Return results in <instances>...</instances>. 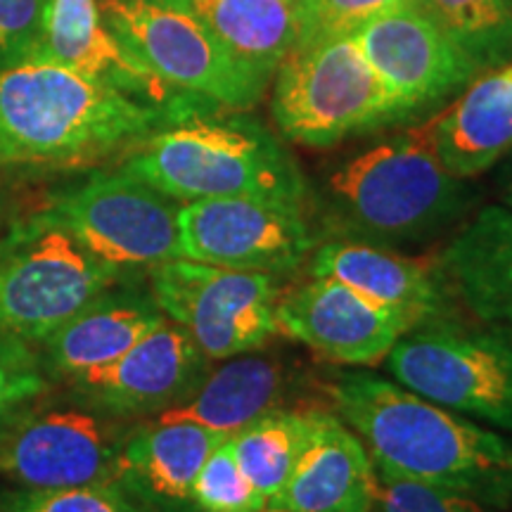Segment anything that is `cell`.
I'll use <instances>...</instances> for the list:
<instances>
[{
	"mask_svg": "<svg viewBox=\"0 0 512 512\" xmlns=\"http://www.w3.org/2000/svg\"><path fill=\"white\" fill-rule=\"evenodd\" d=\"M354 36L406 114L460 91L482 74L420 3L384 12Z\"/></svg>",
	"mask_w": 512,
	"mask_h": 512,
	"instance_id": "14",
	"label": "cell"
},
{
	"mask_svg": "<svg viewBox=\"0 0 512 512\" xmlns=\"http://www.w3.org/2000/svg\"><path fill=\"white\" fill-rule=\"evenodd\" d=\"M48 389L38 354L19 337L0 335V425Z\"/></svg>",
	"mask_w": 512,
	"mask_h": 512,
	"instance_id": "31",
	"label": "cell"
},
{
	"mask_svg": "<svg viewBox=\"0 0 512 512\" xmlns=\"http://www.w3.org/2000/svg\"><path fill=\"white\" fill-rule=\"evenodd\" d=\"M399 384L512 437V325L434 320L389 351Z\"/></svg>",
	"mask_w": 512,
	"mask_h": 512,
	"instance_id": "6",
	"label": "cell"
},
{
	"mask_svg": "<svg viewBox=\"0 0 512 512\" xmlns=\"http://www.w3.org/2000/svg\"><path fill=\"white\" fill-rule=\"evenodd\" d=\"M283 387L278 363L266 356L240 354L204 375L183 401L159 413L155 422H195L209 430L235 434L275 408Z\"/></svg>",
	"mask_w": 512,
	"mask_h": 512,
	"instance_id": "23",
	"label": "cell"
},
{
	"mask_svg": "<svg viewBox=\"0 0 512 512\" xmlns=\"http://www.w3.org/2000/svg\"><path fill=\"white\" fill-rule=\"evenodd\" d=\"M311 275L339 280L370 302L401 313L411 328L451 318L446 278L430 259L363 240H330L313 252Z\"/></svg>",
	"mask_w": 512,
	"mask_h": 512,
	"instance_id": "17",
	"label": "cell"
},
{
	"mask_svg": "<svg viewBox=\"0 0 512 512\" xmlns=\"http://www.w3.org/2000/svg\"><path fill=\"white\" fill-rule=\"evenodd\" d=\"M273 316L278 332L342 366H377L413 330L401 313L318 275L280 294Z\"/></svg>",
	"mask_w": 512,
	"mask_h": 512,
	"instance_id": "13",
	"label": "cell"
},
{
	"mask_svg": "<svg viewBox=\"0 0 512 512\" xmlns=\"http://www.w3.org/2000/svg\"><path fill=\"white\" fill-rule=\"evenodd\" d=\"M233 434L195 422H152L126 439L121 484L166 503H192V484L216 446Z\"/></svg>",
	"mask_w": 512,
	"mask_h": 512,
	"instance_id": "22",
	"label": "cell"
},
{
	"mask_svg": "<svg viewBox=\"0 0 512 512\" xmlns=\"http://www.w3.org/2000/svg\"><path fill=\"white\" fill-rule=\"evenodd\" d=\"M375 512H484V505L444 486L377 470Z\"/></svg>",
	"mask_w": 512,
	"mask_h": 512,
	"instance_id": "30",
	"label": "cell"
},
{
	"mask_svg": "<svg viewBox=\"0 0 512 512\" xmlns=\"http://www.w3.org/2000/svg\"><path fill=\"white\" fill-rule=\"evenodd\" d=\"M271 107L280 133L306 147L406 117L354 34L294 48L275 72Z\"/></svg>",
	"mask_w": 512,
	"mask_h": 512,
	"instance_id": "5",
	"label": "cell"
},
{
	"mask_svg": "<svg viewBox=\"0 0 512 512\" xmlns=\"http://www.w3.org/2000/svg\"><path fill=\"white\" fill-rule=\"evenodd\" d=\"M166 316L155 297L145 292L105 290L43 342L46 366L55 375L79 377L88 370L117 361L147 332L159 328Z\"/></svg>",
	"mask_w": 512,
	"mask_h": 512,
	"instance_id": "19",
	"label": "cell"
},
{
	"mask_svg": "<svg viewBox=\"0 0 512 512\" xmlns=\"http://www.w3.org/2000/svg\"><path fill=\"white\" fill-rule=\"evenodd\" d=\"M415 3H420V0H297V46L325 41V38L356 34L370 19Z\"/></svg>",
	"mask_w": 512,
	"mask_h": 512,
	"instance_id": "29",
	"label": "cell"
},
{
	"mask_svg": "<svg viewBox=\"0 0 512 512\" xmlns=\"http://www.w3.org/2000/svg\"><path fill=\"white\" fill-rule=\"evenodd\" d=\"M439 268L475 320L512 325V209L477 211L448 242Z\"/></svg>",
	"mask_w": 512,
	"mask_h": 512,
	"instance_id": "21",
	"label": "cell"
},
{
	"mask_svg": "<svg viewBox=\"0 0 512 512\" xmlns=\"http://www.w3.org/2000/svg\"><path fill=\"white\" fill-rule=\"evenodd\" d=\"M335 415L377 470L512 505V439L380 375L349 370L325 384Z\"/></svg>",
	"mask_w": 512,
	"mask_h": 512,
	"instance_id": "1",
	"label": "cell"
},
{
	"mask_svg": "<svg viewBox=\"0 0 512 512\" xmlns=\"http://www.w3.org/2000/svg\"><path fill=\"white\" fill-rule=\"evenodd\" d=\"M508 5H510V8H512V0H508Z\"/></svg>",
	"mask_w": 512,
	"mask_h": 512,
	"instance_id": "37",
	"label": "cell"
},
{
	"mask_svg": "<svg viewBox=\"0 0 512 512\" xmlns=\"http://www.w3.org/2000/svg\"><path fill=\"white\" fill-rule=\"evenodd\" d=\"M126 439L91 413H15L0 425V472L27 489L121 484Z\"/></svg>",
	"mask_w": 512,
	"mask_h": 512,
	"instance_id": "12",
	"label": "cell"
},
{
	"mask_svg": "<svg viewBox=\"0 0 512 512\" xmlns=\"http://www.w3.org/2000/svg\"><path fill=\"white\" fill-rule=\"evenodd\" d=\"M46 0H0V72L36 60Z\"/></svg>",
	"mask_w": 512,
	"mask_h": 512,
	"instance_id": "32",
	"label": "cell"
},
{
	"mask_svg": "<svg viewBox=\"0 0 512 512\" xmlns=\"http://www.w3.org/2000/svg\"><path fill=\"white\" fill-rule=\"evenodd\" d=\"M185 8L242 67L264 81L297 48V0H192Z\"/></svg>",
	"mask_w": 512,
	"mask_h": 512,
	"instance_id": "24",
	"label": "cell"
},
{
	"mask_svg": "<svg viewBox=\"0 0 512 512\" xmlns=\"http://www.w3.org/2000/svg\"><path fill=\"white\" fill-rule=\"evenodd\" d=\"M150 3H162V5H181V8H185V5L192 3V0H150Z\"/></svg>",
	"mask_w": 512,
	"mask_h": 512,
	"instance_id": "34",
	"label": "cell"
},
{
	"mask_svg": "<svg viewBox=\"0 0 512 512\" xmlns=\"http://www.w3.org/2000/svg\"><path fill=\"white\" fill-rule=\"evenodd\" d=\"M192 110L131 98L48 60L0 72V164L83 166L133 150Z\"/></svg>",
	"mask_w": 512,
	"mask_h": 512,
	"instance_id": "2",
	"label": "cell"
},
{
	"mask_svg": "<svg viewBox=\"0 0 512 512\" xmlns=\"http://www.w3.org/2000/svg\"><path fill=\"white\" fill-rule=\"evenodd\" d=\"M121 171L178 202L254 197L297 209L306 202L290 152L249 119L176 121L133 147Z\"/></svg>",
	"mask_w": 512,
	"mask_h": 512,
	"instance_id": "3",
	"label": "cell"
},
{
	"mask_svg": "<svg viewBox=\"0 0 512 512\" xmlns=\"http://www.w3.org/2000/svg\"><path fill=\"white\" fill-rule=\"evenodd\" d=\"M325 411H287L271 408L249 422L230 437L235 458L254 486L256 494L266 501V508L283 491L294 467L316 437Z\"/></svg>",
	"mask_w": 512,
	"mask_h": 512,
	"instance_id": "25",
	"label": "cell"
},
{
	"mask_svg": "<svg viewBox=\"0 0 512 512\" xmlns=\"http://www.w3.org/2000/svg\"><path fill=\"white\" fill-rule=\"evenodd\" d=\"M0 211H3V190H0Z\"/></svg>",
	"mask_w": 512,
	"mask_h": 512,
	"instance_id": "36",
	"label": "cell"
},
{
	"mask_svg": "<svg viewBox=\"0 0 512 512\" xmlns=\"http://www.w3.org/2000/svg\"><path fill=\"white\" fill-rule=\"evenodd\" d=\"M439 162L458 178L479 176L512 150V62L484 72L425 124Z\"/></svg>",
	"mask_w": 512,
	"mask_h": 512,
	"instance_id": "20",
	"label": "cell"
},
{
	"mask_svg": "<svg viewBox=\"0 0 512 512\" xmlns=\"http://www.w3.org/2000/svg\"><path fill=\"white\" fill-rule=\"evenodd\" d=\"M124 268L88 252L67 230L38 216L0 245V335L46 339L98 294L119 283Z\"/></svg>",
	"mask_w": 512,
	"mask_h": 512,
	"instance_id": "7",
	"label": "cell"
},
{
	"mask_svg": "<svg viewBox=\"0 0 512 512\" xmlns=\"http://www.w3.org/2000/svg\"><path fill=\"white\" fill-rule=\"evenodd\" d=\"M178 209L176 200L119 169L62 192L41 219L67 230L100 259L136 268L176 259Z\"/></svg>",
	"mask_w": 512,
	"mask_h": 512,
	"instance_id": "10",
	"label": "cell"
},
{
	"mask_svg": "<svg viewBox=\"0 0 512 512\" xmlns=\"http://www.w3.org/2000/svg\"><path fill=\"white\" fill-rule=\"evenodd\" d=\"M420 5L482 74L512 62L508 0H420Z\"/></svg>",
	"mask_w": 512,
	"mask_h": 512,
	"instance_id": "26",
	"label": "cell"
},
{
	"mask_svg": "<svg viewBox=\"0 0 512 512\" xmlns=\"http://www.w3.org/2000/svg\"><path fill=\"white\" fill-rule=\"evenodd\" d=\"M102 17L159 79L228 110H249L268 81L249 72L188 8L150 0H100Z\"/></svg>",
	"mask_w": 512,
	"mask_h": 512,
	"instance_id": "8",
	"label": "cell"
},
{
	"mask_svg": "<svg viewBox=\"0 0 512 512\" xmlns=\"http://www.w3.org/2000/svg\"><path fill=\"white\" fill-rule=\"evenodd\" d=\"M36 60H48L131 98L183 107L185 93L147 69L102 17L100 0H46L43 36Z\"/></svg>",
	"mask_w": 512,
	"mask_h": 512,
	"instance_id": "16",
	"label": "cell"
},
{
	"mask_svg": "<svg viewBox=\"0 0 512 512\" xmlns=\"http://www.w3.org/2000/svg\"><path fill=\"white\" fill-rule=\"evenodd\" d=\"M190 501L202 512H259L266 508V501L242 472L230 439L216 446L202 465Z\"/></svg>",
	"mask_w": 512,
	"mask_h": 512,
	"instance_id": "28",
	"label": "cell"
},
{
	"mask_svg": "<svg viewBox=\"0 0 512 512\" xmlns=\"http://www.w3.org/2000/svg\"><path fill=\"white\" fill-rule=\"evenodd\" d=\"M152 297L214 361L249 354L278 332V275L176 256L152 266Z\"/></svg>",
	"mask_w": 512,
	"mask_h": 512,
	"instance_id": "9",
	"label": "cell"
},
{
	"mask_svg": "<svg viewBox=\"0 0 512 512\" xmlns=\"http://www.w3.org/2000/svg\"><path fill=\"white\" fill-rule=\"evenodd\" d=\"M316 247L304 209L254 197H216L178 209V256L202 264L285 275Z\"/></svg>",
	"mask_w": 512,
	"mask_h": 512,
	"instance_id": "11",
	"label": "cell"
},
{
	"mask_svg": "<svg viewBox=\"0 0 512 512\" xmlns=\"http://www.w3.org/2000/svg\"><path fill=\"white\" fill-rule=\"evenodd\" d=\"M259 512H290V510H280V508H264V510H259Z\"/></svg>",
	"mask_w": 512,
	"mask_h": 512,
	"instance_id": "35",
	"label": "cell"
},
{
	"mask_svg": "<svg viewBox=\"0 0 512 512\" xmlns=\"http://www.w3.org/2000/svg\"><path fill=\"white\" fill-rule=\"evenodd\" d=\"M503 197H505V204L512 209V171L508 176V183H505V190H503Z\"/></svg>",
	"mask_w": 512,
	"mask_h": 512,
	"instance_id": "33",
	"label": "cell"
},
{
	"mask_svg": "<svg viewBox=\"0 0 512 512\" xmlns=\"http://www.w3.org/2000/svg\"><path fill=\"white\" fill-rule=\"evenodd\" d=\"M373 456L335 413H325L311 446L268 508L290 512H375Z\"/></svg>",
	"mask_w": 512,
	"mask_h": 512,
	"instance_id": "18",
	"label": "cell"
},
{
	"mask_svg": "<svg viewBox=\"0 0 512 512\" xmlns=\"http://www.w3.org/2000/svg\"><path fill=\"white\" fill-rule=\"evenodd\" d=\"M0 512H157L133 498L124 484H93L76 489H22L0 494Z\"/></svg>",
	"mask_w": 512,
	"mask_h": 512,
	"instance_id": "27",
	"label": "cell"
},
{
	"mask_svg": "<svg viewBox=\"0 0 512 512\" xmlns=\"http://www.w3.org/2000/svg\"><path fill=\"white\" fill-rule=\"evenodd\" d=\"M207 361L195 339L166 318L117 361L88 370L74 382L100 411L131 418L183 401L204 380Z\"/></svg>",
	"mask_w": 512,
	"mask_h": 512,
	"instance_id": "15",
	"label": "cell"
},
{
	"mask_svg": "<svg viewBox=\"0 0 512 512\" xmlns=\"http://www.w3.org/2000/svg\"><path fill=\"white\" fill-rule=\"evenodd\" d=\"M465 178L439 162L425 126L377 143L328 178V209L351 240L392 245L425 240L470 204Z\"/></svg>",
	"mask_w": 512,
	"mask_h": 512,
	"instance_id": "4",
	"label": "cell"
}]
</instances>
